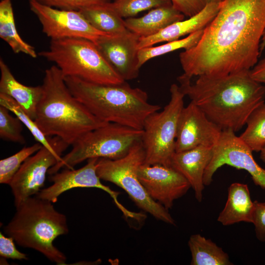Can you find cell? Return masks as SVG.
I'll return each instance as SVG.
<instances>
[{"label":"cell","instance_id":"e575fe53","mask_svg":"<svg viewBox=\"0 0 265 265\" xmlns=\"http://www.w3.org/2000/svg\"><path fill=\"white\" fill-rule=\"evenodd\" d=\"M250 73L254 80L265 84V57L258 61L250 69Z\"/></svg>","mask_w":265,"mask_h":265},{"label":"cell","instance_id":"ffe728a7","mask_svg":"<svg viewBox=\"0 0 265 265\" xmlns=\"http://www.w3.org/2000/svg\"><path fill=\"white\" fill-rule=\"evenodd\" d=\"M0 93L11 97L34 120L42 94V85L28 86L18 81L3 59H0Z\"/></svg>","mask_w":265,"mask_h":265},{"label":"cell","instance_id":"4fadbf2b","mask_svg":"<svg viewBox=\"0 0 265 265\" xmlns=\"http://www.w3.org/2000/svg\"><path fill=\"white\" fill-rule=\"evenodd\" d=\"M137 175L149 195L168 210L191 187L188 181L170 166L143 163Z\"/></svg>","mask_w":265,"mask_h":265},{"label":"cell","instance_id":"277c9868","mask_svg":"<svg viewBox=\"0 0 265 265\" xmlns=\"http://www.w3.org/2000/svg\"><path fill=\"white\" fill-rule=\"evenodd\" d=\"M65 81L74 96L100 120L142 130L146 119L161 108L149 102L146 91L124 82L101 84L73 77Z\"/></svg>","mask_w":265,"mask_h":265},{"label":"cell","instance_id":"4316f807","mask_svg":"<svg viewBox=\"0 0 265 265\" xmlns=\"http://www.w3.org/2000/svg\"><path fill=\"white\" fill-rule=\"evenodd\" d=\"M203 29L198 30L186 37L178 40L167 42L166 43L157 46H150L138 50V66L141 67L147 61L154 57L165 54L179 49L185 50L190 49L200 40Z\"/></svg>","mask_w":265,"mask_h":265},{"label":"cell","instance_id":"8d00e7d4","mask_svg":"<svg viewBox=\"0 0 265 265\" xmlns=\"http://www.w3.org/2000/svg\"><path fill=\"white\" fill-rule=\"evenodd\" d=\"M260 158L265 163V146L260 151Z\"/></svg>","mask_w":265,"mask_h":265},{"label":"cell","instance_id":"7402d4cb","mask_svg":"<svg viewBox=\"0 0 265 265\" xmlns=\"http://www.w3.org/2000/svg\"><path fill=\"white\" fill-rule=\"evenodd\" d=\"M79 11L96 29L109 34H117L128 30L124 20L114 7L112 2L95 4Z\"/></svg>","mask_w":265,"mask_h":265},{"label":"cell","instance_id":"5bb4252c","mask_svg":"<svg viewBox=\"0 0 265 265\" xmlns=\"http://www.w3.org/2000/svg\"><path fill=\"white\" fill-rule=\"evenodd\" d=\"M61 158V154L43 146L24 162L9 184L16 207L42 189L49 169Z\"/></svg>","mask_w":265,"mask_h":265},{"label":"cell","instance_id":"2e32d148","mask_svg":"<svg viewBox=\"0 0 265 265\" xmlns=\"http://www.w3.org/2000/svg\"><path fill=\"white\" fill-rule=\"evenodd\" d=\"M139 38L128 30L103 36L96 44L107 61L125 81L135 79L139 75Z\"/></svg>","mask_w":265,"mask_h":265},{"label":"cell","instance_id":"7c38bea8","mask_svg":"<svg viewBox=\"0 0 265 265\" xmlns=\"http://www.w3.org/2000/svg\"><path fill=\"white\" fill-rule=\"evenodd\" d=\"M98 159V158L89 159L87 160L86 164L79 169L65 168L60 172L50 175L49 180L53 184L41 189L35 196L54 203L61 194L72 188H97L109 195L126 218L140 221L143 218V214L132 212L125 208L118 201L119 192L112 190L101 182L96 172Z\"/></svg>","mask_w":265,"mask_h":265},{"label":"cell","instance_id":"30bf717a","mask_svg":"<svg viewBox=\"0 0 265 265\" xmlns=\"http://www.w3.org/2000/svg\"><path fill=\"white\" fill-rule=\"evenodd\" d=\"M30 10L40 22L42 31L51 40L83 38L97 44L103 36L110 34L100 31L86 20L79 11L60 9L29 0Z\"/></svg>","mask_w":265,"mask_h":265},{"label":"cell","instance_id":"d590c367","mask_svg":"<svg viewBox=\"0 0 265 265\" xmlns=\"http://www.w3.org/2000/svg\"><path fill=\"white\" fill-rule=\"evenodd\" d=\"M265 48V29L264 31L261 41L260 43V53H261L263 51L264 49Z\"/></svg>","mask_w":265,"mask_h":265},{"label":"cell","instance_id":"4dcf8cb0","mask_svg":"<svg viewBox=\"0 0 265 265\" xmlns=\"http://www.w3.org/2000/svg\"><path fill=\"white\" fill-rule=\"evenodd\" d=\"M43 4L54 8L79 11L91 5L110 2V0H36Z\"/></svg>","mask_w":265,"mask_h":265},{"label":"cell","instance_id":"6da1fadb","mask_svg":"<svg viewBox=\"0 0 265 265\" xmlns=\"http://www.w3.org/2000/svg\"><path fill=\"white\" fill-rule=\"evenodd\" d=\"M265 29V0H223L197 44L180 53L184 74L220 77L250 70Z\"/></svg>","mask_w":265,"mask_h":265},{"label":"cell","instance_id":"e0dca14e","mask_svg":"<svg viewBox=\"0 0 265 265\" xmlns=\"http://www.w3.org/2000/svg\"><path fill=\"white\" fill-rule=\"evenodd\" d=\"M213 148L201 145L184 151L175 152L170 159L169 166L188 181L194 191L195 198L199 202L202 200L205 187L204 173L212 157Z\"/></svg>","mask_w":265,"mask_h":265},{"label":"cell","instance_id":"f1b7e54d","mask_svg":"<svg viewBox=\"0 0 265 265\" xmlns=\"http://www.w3.org/2000/svg\"><path fill=\"white\" fill-rule=\"evenodd\" d=\"M9 112L7 108L0 105V137L5 141L24 144L26 142L22 134L24 124Z\"/></svg>","mask_w":265,"mask_h":265},{"label":"cell","instance_id":"52a82bcc","mask_svg":"<svg viewBox=\"0 0 265 265\" xmlns=\"http://www.w3.org/2000/svg\"><path fill=\"white\" fill-rule=\"evenodd\" d=\"M142 133L143 130L107 123L79 138L72 145L70 152L49 169L48 174H53L62 168L74 169L77 164L91 158H122L141 140Z\"/></svg>","mask_w":265,"mask_h":265},{"label":"cell","instance_id":"8992f818","mask_svg":"<svg viewBox=\"0 0 265 265\" xmlns=\"http://www.w3.org/2000/svg\"><path fill=\"white\" fill-rule=\"evenodd\" d=\"M39 55L53 62L64 77H73L101 84L124 82L96 44L83 38L51 40L49 49Z\"/></svg>","mask_w":265,"mask_h":265},{"label":"cell","instance_id":"d6a6232c","mask_svg":"<svg viewBox=\"0 0 265 265\" xmlns=\"http://www.w3.org/2000/svg\"><path fill=\"white\" fill-rule=\"evenodd\" d=\"M14 239L0 233V256L5 259L17 260H27V255L18 250Z\"/></svg>","mask_w":265,"mask_h":265},{"label":"cell","instance_id":"5b68a950","mask_svg":"<svg viewBox=\"0 0 265 265\" xmlns=\"http://www.w3.org/2000/svg\"><path fill=\"white\" fill-rule=\"evenodd\" d=\"M53 204L35 195L28 198L16 207V212L3 232L18 245L34 249L50 261L62 265L67 258L53 241L67 234L69 228L66 215Z\"/></svg>","mask_w":265,"mask_h":265},{"label":"cell","instance_id":"9a60e30c","mask_svg":"<svg viewBox=\"0 0 265 265\" xmlns=\"http://www.w3.org/2000/svg\"><path fill=\"white\" fill-rule=\"evenodd\" d=\"M222 131L191 101L183 107L179 117L175 152L184 151L201 145L213 147Z\"/></svg>","mask_w":265,"mask_h":265},{"label":"cell","instance_id":"1f68e13d","mask_svg":"<svg viewBox=\"0 0 265 265\" xmlns=\"http://www.w3.org/2000/svg\"><path fill=\"white\" fill-rule=\"evenodd\" d=\"M223 0H171L173 7L185 16L190 17L202 11L208 4Z\"/></svg>","mask_w":265,"mask_h":265},{"label":"cell","instance_id":"d6986e66","mask_svg":"<svg viewBox=\"0 0 265 265\" xmlns=\"http://www.w3.org/2000/svg\"><path fill=\"white\" fill-rule=\"evenodd\" d=\"M185 15L175 9L172 4L151 9L139 18L126 19L127 28L139 37L155 35L168 26L185 19Z\"/></svg>","mask_w":265,"mask_h":265},{"label":"cell","instance_id":"f546056e","mask_svg":"<svg viewBox=\"0 0 265 265\" xmlns=\"http://www.w3.org/2000/svg\"><path fill=\"white\" fill-rule=\"evenodd\" d=\"M112 3L119 15L126 19L143 11L172 4L171 0H113Z\"/></svg>","mask_w":265,"mask_h":265},{"label":"cell","instance_id":"ba28073f","mask_svg":"<svg viewBox=\"0 0 265 265\" xmlns=\"http://www.w3.org/2000/svg\"><path fill=\"white\" fill-rule=\"evenodd\" d=\"M145 156L142 144L139 141L122 158L115 159H98L97 174L101 180L113 183L124 190L143 211L158 220L175 225V220L168 210L149 195L138 179L137 170L144 163Z\"/></svg>","mask_w":265,"mask_h":265},{"label":"cell","instance_id":"ac0fdd59","mask_svg":"<svg viewBox=\"0 0 265 265\" xmlns=\"http://www.w3.org/2000/svg\"><path fill=\"white\" fill-rule=\"evenodd\" d=\"M220 3H210L200 12L186 20L174 23L152 36L140 37L138 50L161 42L178 40L185 35L204 29L217 14Z\"/></svg>","mask_w":265,"mask_h":265},{"label":"cell","instance_id":"836d02e7","mask_svg":"<svg viewBox=\"0 0 265 265\" xmlns=\"http://www.w3.org/2000/svg\"><path fill=\"white\" fill-rule=\"evenodd\" d=\"M252 222L256 236L262 242L265 241V202L255 201Z\"/></svg>","mask_w":265,"mask_h":265},{"label":"cell","instance_id":"3957f363","mask_svg":"<svg viewBox=\"0 0 265 265\" xmlns=\"http://www.w3.org/2000/svg\"><path fill=\"white\" fill-rule=\"evenodd\" d=\"M41 85L43 94L34 120L47 137L57 136L72 145L84 134L107 123L74 96L55 65L46 70Z\"/></svg>","mask_w":265,"mask_h":265},{"label":"cell","instance_id":"cb8c5ba5","mask_svg":"<svg viewBox=\"0 0 265 265\" xmlns=\"http://www.w3.org/2000/svg\"><path fill=\"white\" fill-rule=\"evenodd\" d=\"M0 105L2 106L18 117L28 130L37 142L53 152L62 154L69 146L57 136L47 137L23 108L11 97L0 93Z\"/></svg>","mask_w":265,"mask_h":265},{"label":"cell","instance_id":"9c48e42d","mask_svg":"<svg viewBox=\"0 0 265 265\" xmlns=\"http://www.w3.org/2000/svg\"><path fill=\"white\" fill-rule=\"evenodd\" d=\"M170 101L163 109L152 113L144 122L141 141L145 151V164L169 166L175 152L178 119L186 96L175 83L170 86Z\"/></svg>","mask_w":265,"mask_h":265},{"label":"cell","instance_id":"d4e9b609","mask_svg":"<svg viewBox=\"0 0 265 265\" xmlns=\"http://www.w3.org/2000/svg\"><path fill=\"white\" fill-rule=\"evenodd\" d=\"M191 265H231L227 253L210 239L200 234L191 235L188 241Z\"/></svg>","mask_w":265,"mask_h":265},{"label":"cell","instance_id":"44dd1931","mask_svg":"<svg viewBox=\"0 0 265 265\" xmlns=\"http://www.w3.org/2000/svg\"><path fill=\"white\" fill-rule=\"evenodd\" d=\"M254 210V202L248 186L234 183L228 187L227 200L217 221L224 226L240 222L252 223Z\"/></svg>","mask_w":265,"mask_h":265},{"label":"cell","instance_id":"484cf974","mask_svg":"<svg viewBox=\"0 0 265 265\" xmlns=\"http://www.w3.org/2000/svg\"><path fill=\"white\" fill-rule=\"evenodd\" d=\"M244 131L238 136L253 152L265 146V103L257 107L248 117Z\"/></svg>","mask_w":265,"mask_h":265},{"label":"cell","instance_id":"83f0119b","mask_svg":"<svg viewBox=\"0 0 265 265\" xmlns=\"http://www.w3.org/2000/svg\"><path fill=\"white\" fill-rule=\"evenodd\" d=\"M43 145L39 142L25 147L14 155L0 160V183L8 185L24 162Z\"/></svg>","mask_w":265,"mask_h":265},{"label":"cell","instance_id":"7a4b0ae2","mask_svg":"<svg viewBox=\"0 0 265 265\" xmlns=\"http://www.w3.org/2000/svg\"><path fill=\"white\" fill-rule=\"evenodd\" d=\"M245 70L220 77L198 76L194 82L178 78L185 96L222 131H239L251 113L265 103V86Z\"/></svg>","mask_w":265,"mask_h":265},{"label":"cell","instance_id":"603a6c76","mask_svg":"<svg viewBox=\"0 0 265 265\" xmlns=\"http://www.w3.org/2000/svg\"><path fill=\"white\" fill-rule=\"evenodd\" d=\"M0 37L14 53H22L33 58L37 57L34 48L23 40L17 31L11 0L0 2Z\"/></svg>","mask_w":265,"mask_h":265},{"label":"cell","instance_id":"8fae6325","mask_svg":"<svg viewBox=\"0 0 265 265\" xmlns=\"http://www.w3.org/2000/svg\"><path fill=\"white\" fill-rule=\"evenodd\" d=\"M252 151L235 132L223 130L216 145L213 148L212 157L204 175L205 186L212 181L214 174L222 166L227 165L248 172L254 184L265 189V169L261 167L254 159Z\"/></svg>","mask_w":265,"mask_h":265}]
</instances>
